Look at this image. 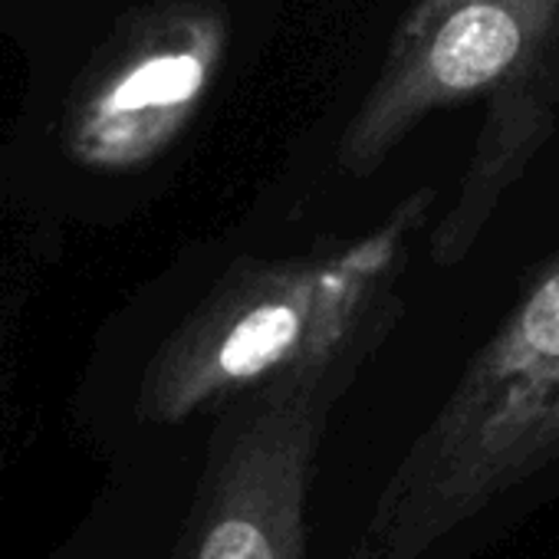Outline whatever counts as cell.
<instances>
[{
  "instance_id": "1",
  "label": "cell",
  "mask_w": 559,
  "mask_h": 559,
  "mask_svg": "<svg viewBox=\"0 0 559 559\" xmlns=\"http://www.w3.org/2000/svg\"><path fill=\"white\" fill-rule=\"evenodd\" d=\"M438 191L405 194L349 243L304 257H240L162 340L139 385V415L178 425L276 382H356L405 313L402 276Z\"/></svg>"
},
{
  "instance_id": "4",
  "label": "cell",
  "mask_w": 559,
  "mask_h": 559,
  "mask_svg": "<svg viewBox=\"0 0 559 559\" xmlns=\"http://www.w3.org/2000/svg\"><path fill=\"white\" fill-rule=\"evenodd\" d=\"M343 379H276L224 405L171 559H307V500Z\"/></svg>"
},
{
  "instance_id": "5",
  "label": "cell",
  "mask_w": 559,
  "mask_h": 559,
  "mask_svg": "<svg viewBox=\"0 0 559 559\" xmlns=\"http://www.w3.org/2000/svg\"><path fill=\"white\" fill-rule=\"evenodd\" d=\"M224 44V21L214 14L181 17L148 37L70 109V158L112 175L152 165L191 126Z\"/></svg>"
},
{
  "instance_id": "2",
  "label": "cell",
  "mask_w": 559,
  "mask_h": 559,
  "mask_svg": "<svg viewBox=\"0 0 559 559\" xmlns=\"http://www.w3.org/2000/svg\"><path fill=\"white\" fill-rule=\"evenodd\" d=\"M480 103V129L454 201L428 234V260L457 266L559 126V0H412L336 162L376 175L435 112Z\"/></svg>"
},
{
  "instance_id": "3",
  "label": "cell",
  "mask_w": 559,
  "mask_h": 559,
  "mask_svg": "<svg viewBox=\"0 0 559 559\" xmlns=\"http://www.w3.org/2000/svg\"><path fill=\"white\" fill-rule=\"evenodd\" d=\"M559 461V247L412 438L346 559H421Z\"/></svg>"
}]
</instances>
